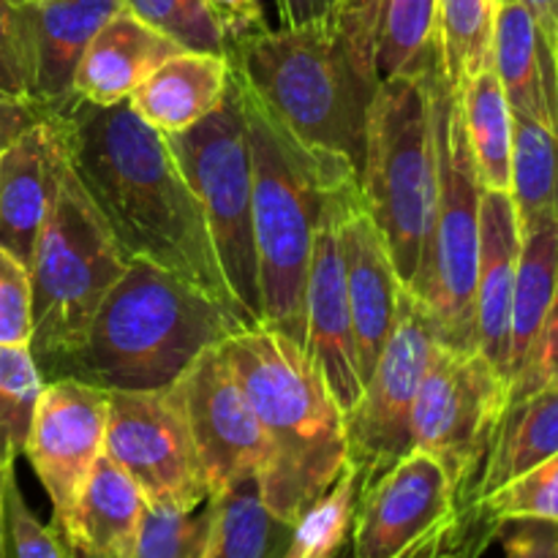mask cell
<instances>
[{
	"instance_id": "f6af8a7d",
	"label": "cell",
	"mask_w": 558,
	"mask_h": 558,
	"mask_svg": "<svg viewBox=\"0 0 558 558\" xmlns=\"http://www.w3.org/2000/svg\"><path fill=\"white\" fill-rule=\"evenodd\" d=\"M14 474V463L0 458V558H5V483Z\"/></svg>"
},
{
	"instance_id": "d590c367",
	"label": "cell",
	"mask_w": 558,
	"mask_h": 558,
	"mask_svg": "<svg viewBox=\"0 0 558 558\" xmlns=\"http://www.w3.org/2000/svg\"><path fill=\"white\" fill-rule=\"evenodd\" d=\"M5 558H71L54 529L33 515L16 474L5 483Z\"/></svg>"
},
{
	"instance_id": "d6986e66",
	"label": "cell",
	"mask_w": 558,
	"mask_h": 558,
	"mask_svg": "<svg viewBox=\"0 0 558 558\" xmlns=\"http://www.w3.org/2000/svg\"><path fill=\"white\" fill-rule=\"evenodd\" d=\"M518 256H521V229H518L515 205H512L510 194L507 191H483L474 332H477V352L505 379L507 365H510V316Z\"/></svg>"
},
{
	"instance_id": "44dd1931",
	"label": "cell",
	"mask_w": 558,
	"mask_h": 558,
	"mask_svg": "<svg viewBox=\"0 0 558 558\" xmlns=\"http://www.w3.org/2000/svg\"><path fill=\"white\" fill-rule=\"evenodd\" d=\"M174 52H180L178 44L120 9L104 22L82 54L74 76L76 98L93 107L129 101L131 93Z\"/></svg>"
},
{
	"instance_id": "ffe728a7",
	"label": "cell",
	"mask_w": 558,
	"mask_h": 558,
	"mask_svg": "<svg viewBox=\"0 0 558 558\" xmlns=\"http://www.w3.org/2000/svg\"><path fill=\"white\" fill-rule=\"evenodd\" d=\"M145 507L134 480L112 458L101 456L54 534L71 558H131Z\"/></svg>"
},
{
	"instance_id": "3957f363",
	"label": "cell",
	"mask_w": 558,
	"mask_h": 558,
	"mask_svg": "<svg viewBox=\"0 0 558 558\" xmlns=\"http://www.w3.org/2000/svg\"><path fill=\"white\" fill-rule=\"evenodd\" d=\"M221 352L265 430L262 499L294 523L347 469V414L303 343L272 327H248Z\"/></svg>"
},
{
	"instance_id": "ba28073f",
	"label": "cell",
	"mask_w": 558,
	"mask_h": 558,
	"mask_svg": "<svg viewBox=\"0 0 558 558\" xmlns=\"http://www.w3.org/2000/svg\"><path fill=\"white\" fill-rule=\"evenodd\" d=\"M436 134V205L420 267L409 292L428 308L439 330L441 347L477 352L474 332V289L480 262V202L472 150L463 134L456 85L447 80L445 63L430 76Z\"/></svg>"
},
{
	"instance_id": "7dc6e473",
	"label": "cell",
	"mask_w": 558,
	"mask_h": 558,
	"mask_svg": "<svg viewBox=\"0 0 558 558\" xmlns=\"http://www.w3.org/2000/svg\"><path fill=\"white\" fill-rule=\"evenodd\" d=\"M556 65H558V58H556Z\"/></svg>"
},
{
	"instance_id": "7bdbcfd3",
	"label": "cell",
	"mask_w": 558,
	"mask_h": 558,
	"mask_svg": "<svg viewBox=\"0 0 558 558\" xmlns=\"http://www.w3.org/2000/svg\"><path fill=\"white\" fill-rule=\"evenodd\" d=\"M38 109L31 107L25 101H9V98H0V156L9 147V142L20 134L22 129L33 123L38 118Z\"/></svg>"
},
{
	"instance_id": "60d3db41",
	"label": "cell",
	"mask_w": 558,
	"mask_h": 558,
	"mask_svg": "<svg viewBox=\"0 0 558 558\" xmlns=\"http://www.w3.org/2000/svg\"><path fill=\"white\" fill-rule=\"evenodd\" d=\"M543 385H558V292L548 311V319H545L532 368L518 385L510 387V398L526 396V392L537 390Z\"/></svg>"
},
{
	"instance_id": "4316f807",
	"label": "cell",
	"mask_w": 558,
	"mask_h": 558,
	"mask_svg": "<svg viewBox=\"0 0 558 558\" xmlns=\"http://www.w3.org/2000/svg\"><path fill=\"white\" fill-rule=\"evenodd\" d=\"M210 558H278L292 534V523L281 521L262 499L259 477L248 474L213 494Z\"/></svg>"
},
{
	"instance_id": "ac0fdd59",
	"label": "cell",
	"mask_w": 558,
	"mask_h": 558,
	"mask_svg": "<svg viewBox=\"0 0 558 558\" xmlns=\"http://www.w3.org/2000/svg\"><path fill=\"white\" fill-rule=\"evenodd\" d=\"M338 240H341L343 276H347V298L349 311H352L360 371H363V379H368L381 349H385L387 336L396 325L403 281L398 276L385 234L365 210L363 191L354 194L343 207Z\"/></svg>"
},
{
	"instance_id": "d6a6232c",
	"label": "cell",
	"mask_w": 558,
	"mask_h": 558,
	"mask_svg": "<svg viewBox=\"0 0 558 558\" xmlns=\"http://www.w3.org/2000/svg\"><path fill=\"white\" fill-rule=\"evenodd\" d=\"M216 501L207 496L199 507L147 505L131 558H210Z\"/></svg>"
},
{
	"instance_id": "603a6c76",
	"label": "cell",
	"mask_w": 558,
	"mask_h": 558,
	"mask_svg": "<svg viewBox=\"0 0 558 558\" xmlns=\"http://www.w3.org/2000/svg\"><path fill=\"white\" fill-rule=\"evenodd\" d=\"M229 76L232 63L223 54L180 49L131 93L129 104L158 134L172 136L205 120L223 101Z\"/></svg>"
},
{
	"instance_id": "7c38bea8",
	"label": "cell",
	"mask_w": 558,
	"mask_h": 558,
	"mask_svg": "<svg viewBox=\"0 0 558 558\" xmlns=\"http://www.w3.org/2000/svg\"><path fill=\"white\" fill-rule=\"evenodd\" d=\"M107 392L104 456L134 480L147 505L199 507L210 490L172 387Z\"/></svg>"
},
{
	"instance_id": "2e32d148",
	"label": "cell",
	"mask_w": 558,
	"mask_h": 558,
	"mask_svg": "<svg viewBox=\"0 0 558 558\" xmlns=\"http://www.w3.org/2000/svg\"><path fill=\"white\" fill-rule=\"evenodd\" d=\"M120 0H20L27 104L58 114L76 101L74 76L87 44Z\"/></svg>"
},
{
	"instance_id": "f1b7e54d",
	"label": "cell",
	"mask_w": 558,
	"mask_h": 558,
	"mask_svg": "<svg viewBox=\"0 0 558 558\" xmlns=\"http://www.w3.org/2000/svg\"><path fill=\"white\" fill-rule=\"evenodd\" d=\"M439 49V0H379L376 71L379 80L428 63Z\"/></svg>"
},
{
	"instance_id": "74e56055",
	"label": "cell",
	"mask_w": 558,
	"mask_h": 558,
	"mask_svg": "<svg viewBox=\"0 0 558 558\" xmlns=\"http://www.w3.org/2000/svg\"><path fill=\"white\" fill-rule=\"evenodd\" d=\"M0 98L27 104L20 0H0Z\"/></svg>"
},
{
	"instance_id": "7402d4cb",
	"label": "cell",
	"mask_w": 558,
	"mask_h": 558,
	"mask_svg": "<svg viewBox=\"0 0 558 558\" xmlns=\"http://www.w3.org/2000/svg\"><path fill=\"white\" fill-rule=\"evenodd\" d=\"M494 71L512 114L558 131V65L521 0H499L494 22Z\"/></svg>"
},
{
	"instance_id": "8d00e7d4",
	"label": "cell",
	"mask_w": 558,
	"mask_h": 558,
	"mask_svg": "<svg viewBox=\"0 0 558 558\" xmlns=\"http://www.w3.org/2000/svg\"><path fill=\"white\" fill-rule=\"evenodd\" d=\"M33 338V289L27 267L0 248V347H27Z\"/></svg>"
},
{
	"instance_id": "bcb514c9",
	"label": "cell",
	"mask_w": 558,
	"mask_h": 558,
	"mask_svg": "<svg viewBox=\"0 0 558 558\" xmlns=\"http://www.w3.org/2000/svg\"><path fill=\"white\" fill-rule=\"evenodd\" d=\"M347 3H352V0H347Z\"/></svg>"
},
{
	"instance_id": "83f0119b",
	"label": "cell",
	"mask_w": 558,
	"mask_h": 558,
	"mask_svg": "<svg viewBox=\"0 0 558 558\" xmlns=\"http://www.w3.org/2000/svg\"><path fill=\"white\" fill-rule=\"evenodd\" d=\"M510 199L521 232L558 218V131L526 114H512Z\"/></svg>"
},
{
	"instance_id": "30bf717a",
	"label": "cell",
	"mask_w": 558,
	"mask_h": 558,
	"mask_svg": "<svg viewBox=\"0 0 558 558\" xmlns=\"http://www.w3.org/2000/svg\"><path fill=\"white\" fill-rule=\"evenodd\" d=\"M439 343L434 316L403 287L396 325L363 396L347 412L349 463L357 466L363 485L412 452V409Z\"/></svg>"
},
{
	"instance_id": "ab89813d",
	"label": "cell",
	"mask_w": 558,
	"mask_h": 558,
	"mask_svg": "<svg viewBox=\"0 0 558 558\" xmlns=\"http://www.w3.org/2000/svg\"><path fill=\"white\" fill-rule=\"evenodd\" d=\"M205 5L221 27L229 49L267 31L262 0H205Z\"/></svg>"
},
{
	"instance_id": "e0dca14e",
	"label": "cell",
	"mask_w": 558,
	"mask_h": 558,
	"mask_svg": "<svg viewBox=\"0 0 558 558\" xmlns=\"http://www.w3.org/2000/svg\"><path fill=\"white\" fill-rule=\"evenodd\" d=\"M69 172L63 136L49 114H38L0 156V248L31 265L33 248Z\"/></svg>"
},
{
	"instance_id": "277c9868",
	"label": "cell",
	"mask_w": 558,
	"mask_h": 558,
	"mask_svg": "<svg viewBox=\"0 0 558 558\" xmlns=\"http://www.w3.org/2000/svg\"><path fill=\"white\" fill-rule=\"evenodd\" d=\"M243 330L248 325L194 283L131 259L98 305L80 352L52 379L76 376L104 390H163L202 352Z\"/></svg>"
},
{
	"instance_id": "f546056e",
	"label": "cell",
	"mask_w": 558,
	"mask_h": 558,
	"mask_svg": "<svg viewBox=\"0 0 558 558\" xmlns=\"http://www.w3.org/2000/svg\"><path fill=\"white\" fill-rule=\"evenodd\" d=\"M363 488L357 466L347 463L336 483L311 501L292 523V534L278 558H336L352 537L354 510Z\"/></svg>"
},
{
	"instance_id": "7a4b0ae2",
	"label": "cell",
	"mask_w": 558,
	"mask_h": 558,
	"mask_svg": "<svg viewBox=\"0 0 558 558\" xmlns=\"http://www.w3.org/2000/svg\"><path fill=\"white\" fill-rule=\"evenodd\" d=\"M379 0L343 3L332 20L303 27H267L229 49L245 87L314 150L363 163L376 71Z\"/></svg>"
},
{
	"instance_id": "836d02e7",
	"label": "cell",
	"mask_w": 558,
	"mask_h": 558,
	"mask_svg": "<svg viewBox=\"0 0 558 558\" xmlns=\"http://www.w3.org/2000/svg\"><path fill=\"white\" fill-rule=\"evenodd\" d=\"M44 374L27 347H0V458L16 463L25 450Z\"/></svg>"
},
{
	"instance_id": "484cf974",
	"label": "cell",
	"mask_w": 558,
	"mask_h": 558,
	"mask_svg": "<svg viewBox=\"0 0 558 558\" xmlns=\"http://www.w3.org/2000/svg\"><path fill=\"white\" fill-rule=\"evenodd\" d=\"M463 134L472 150L483 191L510 194L512 167V109L494 65L477 71L456 87Z\"/></svg>"
},
{
	"instance_id": "4dcf8cb0",
	"label": "cell",
	"mask_w": 558,
	"mask_h": 558,
	"mask_svg": "<svg viewBox=\"0 0 558 558\" xmlns=\"http://www.w3.org/2000/svg\"><path fill=\"white\" fill-rule=\"evenodd\" d=\"M499 0H439V49L452 85L494 65V22Z\"/></svg>"
},
{
	"instance_id": "9c48e42d",
	"label": "cell",
	"mask_w": 558,
	"mask_h": 558,
	"mask_svg": "<svg viewBox=\"0 0 558 558\" xmlns=\"http://www.w3.org/2000/svg\"><path fill=\"white\" fill-rule=\"evenodd\" d=\"M167 145L199 199L218 265L234 300L251 325H262L254 243V163L234 71L223 101L189 131L167 136Z\"/></svg>"
},
{
	"instance_id": "5b68a950",
	"label": "cell",
	"mask_w": 558,
	"mask_h": 558,
	"mask_svg": "<svg viewBox=\"0 0 558 558\" xmlns=\"http://www.w3.org/2000/svg\"><path fill=\"white\" fill-rule=\"evenodd\" d=\"M234 71V69H232ZM251 163H254V243L259 265L262 325L303 343V298L322 210L338 183L360 178L336 153L303 145L240 82Z\"/></svg>"
},
{
	"instance_id": "b9f144b4",
	"label": "cell",
	"mask_w": 558,
	"mask_h": 558,
	"mask_svg": "<svg viewBox=\"0 0 558 558\" xmlns=\"http://www.w3.org/2000/svg\"><path fill=\"white\" fill-rule=\"evenodd\" d=\"M276 3L281 27H303L332 20L347 0H276Z\"/></svg>"
},
{
	"instance_id": "6da1fadb",
	"label": "cell",
	"mask_w": 558,
	"mask_h": 558,
	"mask_svg": "<svg viewBox=\"0 0 558 558\" xmlns=\"http://www.w3.org/2000/svg\"><path fill=\"white\" fill-rule=\"evenodd\" d=\"M49 118L63 136L71 172L123 254L194 283L243 325L254 327L223 278L205 213L167 136L147 125L129 101L93 107L76 98Z\"/></svg>"
},
{
	"instance_id": "4fadbf2b",
	"label": "cell",
	"mask_w": 558,
	"mask_h": 558,
	"mask_svg": "<svg viewBox=\"0 0 558 558\" xmlns=\"http://www.w3.org/2000/svg\"><path fill=\"white\" fill-rule=\"evenodd\" d=\"M109 392L76 376L44 381L33 409L25 450L33 472L52 501V529L69 518L104 456Z\"/></svg>"
},
{
	"instance_id": "cb8c5ba5",
	"label": "cell",
	"mask_w": 558,
	"mask_h": 558,
	"mask_svg": "<svg viewBox=\"0 0 558 558\" xmlns=\"http://www.w3.org/2000/svg\"><path fill=\"white\" fill-rule=\"evenodd\" d=\"M558 452V385H543L507 401L477 483V505ZM474 534V523H472ZM477 545V543H474ZM480 550V548H477ZM483 556V554H480Z\"/></svg>"
},
{
	"instance_id": "1f68e13d",
	"label": "cell",
	"mask_w": 558,
	"mask_h": 558,
	"mask_svg": "<svg viewBox=\"0 0 558 558\" xmlns=\"http://www.w3.org/2000/svg\"><path fill=\"white\" fill-rule=\"evenodd\" d=\"M548 521L558 526V452L523 477L485 496L474 512V543L480 554L507 521Z\"/></svg>"
},
{
	"instance_id": "e575fe53",
	"label": "cell",
	"mask_w": 558,
	"mask_h": 558,
	"mask_svg": "<svg viewBox=\"0 0 558 558\" xmlns=\"http://www.w3.org/2000/svg\"><path fill=\"white\" fill-rule=\"evenodd\" d=\"M129 14L145 22L189 52H210L229 58V44L207 11L205 0H120Z\"/></svg>"
},
{
	"instance_id": "8992f818",
	"label": "cell",
	"mask_w": 558,
	"mask_h": 558,
	"mask_svg": "<svg viewBox=\"0 0 558 558\" xmlns=\"http://www.w3.org/2000/svg\"><path fill=\"white\" fill-rule=\"evenodd\" d=\"M441 63H428L379 82L371 104L360 191L365 210L390 245L403 287L420 267L436 205V134L430 76Z\"/></svg>"
},
{
	"instance_id": "f35d334b",
	"label": "cell",
	"mask_w": 558,
	"mask_h": 558,
	"mask_svg": "<svg viewBox=\"0 0 558 558\" xmlns=\"http://www.w3.org/2000/svg\"><path fill=\"white\" fill-rule=\"evenodd\" d=\"M505 558H558V526L548 521H507L499 534Z\"/></svg>"
},
{
	"instance_id": "9a60e30c",
	"label": "cell",
	"mask_w": 558,
	"mask_h": 558,
	"mask_svg": "<svg viewBox=\"0 0 558 558\" xmlns=\"http://www.w3.org/2000/svg\"><path fill=\"white\" fill-rule=\"evenodd\" d=\"M354 194H360V178L343 180L327 196L314 234L303 298V349L322 371L343 414L352 412L365 385L347 298L341 240H338L341 213Z\"/></svg>"
},
{
	"instance_id": "52a82bcc",
	"label": "cell",
	"mask_w": 558,
	"mask_h": 558,
	"mask_svg": "<svg viewBox=\"0 0 558 558\" xmlns=\"http://www.w3.org/2000/svg\"><path fill=\"white\" fill-rule=\"evenodd\" d=\"M129 262L69 167L27 265L33 289L31 352L44 381L80 352L98 305Z\"/></svg>"
},
{
	"instance_id": "8fae6325",
	"label": "cell",
	"mask_w": 558,
	"mask_h": 558,
	"mask_svg": "<svg viewBox=\"0 0 558 558\" xmlns=\"http://www.w3.org/2000/svg\"><path fill=\"white\" fill-rule=\"evenodd\" d=\"M458 529L445 466L412 450L365 483L352 521L354 558H447Z\"/></svg>"
},
{
	"instance_id": "5bb4252c",
	"label": "cell",
	"mask_w": 558,
	"mask_h": 558,
	"mask_svg": "<svg viewBox=\"0 0 558 558\" xmlns=\"http://www.w3.org/2000/svg\"><path fill=\"white\" fill-rule=\"evenodd\" d=\"M172 392L189 423L210 496L240 477H259L267 463L265 430L221 347L202 352Z\"/></svg>"
},
{
	"instance_id": "ee69618b",
	"label": "cell",
	"mask_w": 558,
	"mask_h": 558,
	"mask_svg": "<svg viewBox=\"0 0 558 558\" xmlns=\"http://www.w3.org/2000/svg\"><path fill=\"white\" fill-rule=\"evenodd\" d=\"M526 11L532 14L539 36L550 47V52L558 58V0H521Z\"/></svg>"
},
{
	"instance_id": "d4e9b609",
	"label": "cell",
	"mask_w": 558,
	"mask_h": 558,
	"mask_svg": "<svg viewBox=\"0 0 558 558\" xmlns=\"http://www.w3.org/2000/svg\"><path fill=\"white\" fill-rule=\"evenodd\" d=\"M558 292V218H539L521 232L515 294L510 316V365L507 381L518 385L537 354L545 319Z\"/></svg>"
}]
</instances>
